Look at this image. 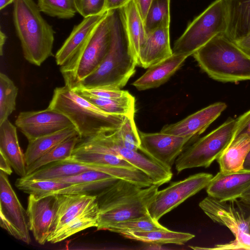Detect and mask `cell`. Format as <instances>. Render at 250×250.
Instances as JSON below:
<instances>
[{
	"instance_id": "cell-9",
	"label": "cell",
	"mask_w": 250,
	"mask_h": 250,
	"mask_svg": "<svg viewBox=\"0 0 250 250\" xmlns=\"http://www.w3.org/2000/svg\"><path fill=\"white\" fill-rule=\"evenodd\" d=\"M227 13L224 0H215L190 22L175 42L173 54L188 57L215 36L224 34Z\"/></svg>"
},
{
	"instance_id": "cell-41",
	"label": "cell",
	"mask_w": 250,
	"mask_h": 250,
	"mask_svg": "<svg viewBox=\"0 0 250 250\" xmlns=\"http://www.w3.org/2000/svg\"><path fill=\"white\" fill-rule=\"evenodd\" d=\"M77 12L86 18L106 12V0H73Z\"/></svg>"
},
{
	"instance_id": "cell-38",
	"label": "cell",
	"mask_w": 250,
	"mask_h": 250,
	"mask_svg": "<svg viewBox=\"0 0 250 250\" xmlns=\"http://www.w3.org/2000/svg\"><path fill=\"white\" fill-rule=\"evenodd\" d=\"M117 132L125 147L135 151L139 150L140 139L134 121V116H125Z\"/></svg>"
},
{
	"instance_id": "cell-7",
	"label": "cell",
	"mask_w": 250,
	"mask_h": 250,
	"mask_svg": "<svg viewBox=\"0 0 250 250\" xmlns=\"http://www.w3.org/2000/svg\"><path fill=\"white\" fill-rule=\"evenodd\" d=\"M108 11L91 32L74 56L60 66L65 85L71 88L95 71L105 57L110 46Z\"/></svg>"
},
{
	"instance_id": "cell-22",
	"label": "cell",
	"mask_w": 250,
	"mask_h": 250,
	"mask_svg": "<svg viewBox=\"0 0 250 250\" xmlns=\"http://www.w3.org/2000/svg\"><path fill=\"white\" fill-rule=\"evenodd\" d=\"M187 57L173 54L168 58L153 64L132 83L139 90L156 88L167 81L180 67Z\"/></svg>"
},
{
	"instance_id": "cell-42",
	"label": "cell",
	"mask_w": 250,
	"mask_h": 250,
	"mask_svg": "<svg viewBox=\"0 0 250 250\" xmlns=\"http://www.w3.org/2000/svg\"><path fill=\"white\" fill-rule=\"evenodd\" d=\"M237 119V125L233 140L250 137V110Z\"/></svg>"
},
{
	"instance_id": "cell-43",
	"label": "cell",
	"mask_w": 250,
	"mask_h": 250,
	"mask_svg": "<svg viewBox=\"0 0 250 250\" xmlns=\"http://www.w3.org/2000/svg\"><path fill=\"white\" fill-rule=\"evenodd\" d=\"M144 22L149 5L152 0H133Z\"/></svg>"
},
{
	"instance_id": "cell-46",
	"label": "cell",
	"mask_w": 250,
	"mask_h": 250,
	"mask_svg": "<svg viewBox=\"0 0 250 250\" xmlns=\"http://www.w3.org/2000/svg\"><path fill=\"white\" fill-rule=\"evenodd\" d=\"M11 166L9 162L4 156V155L0 152V169L7 175H10L12 173Z\"/></svg>"
},
{
	"instance_id": "cell-19",
	"label": "cell",
	"mask_w": 250,
	"mask_h": 250,
	"mask_svg": "<svg viewBox=\"0 0 250 250\" xmlns=\"http://www.w3.org/2000/svg\"><path fill=\"white\" fill-rule=\"evenodd\" d=\"M172 54L169 26H162L146 34L140 50L137 65L147 68Z\"/></svg>"
},
{
	"instance_id": "cell-4",
	"label": "cell",
	"mask_w": 250,
	"mask_h": 250,
	"mask_svg": "<svg viewBox=\"0 0 250 250\" xmlns=\"http://www.w3.org/2000/svg\"><path fill=\"white\" fill-rule=\"evenodd\" d=\"M48 107L67 116L81 139L115 131L120 128L125 117L104 112L65 84L54 89Z\"/></svg>"
},
{
	"instance_id": "cell-28",
	"label": "cell",
	"mask_w": 250,
	"mask_h": 250,
	"mask_svg": "<svg viewBox=\"0 0 250 250\" xmlns=\"http://www.w3.org/2000/svg\"><path fill=\"white\" fill-rule=\"evenodd\" d=\"M123 237L143 242L162 245H184L195 237L193 234L167 229L148 231H126L120 234Z\"/></svg>"
},
{
	"instance_id": "cell-32",
	"label": "cell",
	"mask_w": 250,
	"mask_h": 250,
	"mask_svg": "<svg viewBox=\"0 0 250 250\" xmlns=\"http://www.w3.org/2000/svg\"><path fill=\"white\" fill-rule=\"evenodd\" d=\"M81 139L78 134L61 142L26 167V175L50 163L69 158Z\"/></svg>"
},
{
	"instance_id": "cell-6",
	"label": "cell",
	"mask_w": 250,
	"mask_h": 250,
	"mask_svg": "<svg viewBox=\"0 0 250 250\" xmlns=\"http://www.w3.org/2000/svg\"><path fill=\"white\" fill-rule=\"evenodd\" d=\"M199 206L211 220L227 227L235 237L231 242L208 250H250V205L240 198L219 200L208 196Z\"/></svg>"
},
{
	"instance_id": "cell-30",
	"label": "cell",
	"mask_w": 250,
	"mask_h": 250,
	"mask_svg": "<svg viewBox=\"0 0 250 250\" xmlns=\"http://www.w3.org/2000/svg\"><path fill=\"white\" fill-rule=\"evenodd\" d=\"M67 159L104 167L138 169L122 158L107 152L87 151L75 148L71 156Z\"/></svg>"
},
{
	"instance_id": "cell-24",
	"label": "cell",
	"mask_w": 250,
	"mask_h": 250,
	"mask_svg": "<svg viewBox=\"0 0 250 250\" xmlns=\"http://www.w3.org/2000/svg\"><path fill=\"white\" fill-rule=\"evenodd\" d=\"M0 152L21 177L26 175L24 155L20 146L17 128L7 119L0 124Z\"/></svg>"
},
{
	"instance_id": "cell-39",
	"label": "cell",
	"mask_w": 250,
	"mask_h": 250,
	"mask_svg": "<svg viewBox=\"0 0 250 250\" xmlns=\"http://www.w3.org/2000/svg\"><path fill=\"white\" fill-rule=\"evenodd\" d=\"M117 179L114 176L102 171L90 170L76 175L58 178L53 180L72 184L101 183L109 185Z\"/></svg>"
},
{
	"instance_id": "cell-25",
	"label": "cell",
	"mask_w": 250,
	"mask_h": 250,
	"mask_svg": "<svg viewBox=\"0 0 250 250\" xmlns=\"http://www.w3.org/2000/svg\"><path fill=\"white\" fill-rule=\"evenodd\" d=\"M99 214V207L96 199L78 216L51 232L47 238V242L57 243L87 228H96Z\"/></svg>"
},
{
	"instance_id": "cell-8",
	"label": "cell",
	"mask_w": 250,
	"mask_h": 250,
	"mask_svg": "<svg viewBox=\"0 0 250 250\" xmlns=\"http://www.w3.org/2000/svg\"><path fill=\"white\" fill-rule=\"evenodd\" d=\"M118 130L81 139L75 148L107 152L120 157L146 174L153 184L159 186L171 180L172 176L171 169L162 167L138 151L125 147L118 134Z\"/></svg>"
},
{
	"instance_id": "cell-11",
	"label": "cell",
	"mask_w": 250,
	"mask_h": 250,
	"mask_svg": "<svg viewBox=\"0 0 250 250\" xmlns=\"http://www.w3.org/2000/svg\"><path fill=\"white\" fill-rule=\"evenodd\" d=\"M212 177L209 173H197L183 180L173 182L166 188L158 190L148 207V214L159 221L165 214L206 188Z\"/></svg>"
},
{
	"instance_id": "cell-3",
	"label": "cell",
	"mask_w": 250,
	"mask_h": 250,
	"mask_svg": "<svg viewBox=\"0 0 250 250\" xmlns=\"http://www.w3.org/2000/svg\"><path fill=\"white\" fill-rule=\"evenodd\" d=\"M13 20L26 61L40 66L53 56L55 31L34 0H15Z\"/></svg>"
},
{
	"instance_id": "cell-36",
	"label": "cell",
	"mask_w": 250,
	"mask_h": 250,
	"mask_svg": "<svg viewBox=\"0 0 250 250\" xmlns=\"http://www.w3.org/2000/svg\"><path fill=\"white\" fill-rule=\"evenodd\" d=\"M37 5L41 12L60 19H71L77 13L73 0H38Z\"/></svg>"
},
{
	"instance_id": "cell-44",
	"label": "cell",
	"mask_w": 250,
	"mask_h": 250,
	"mask_svg": "<svg viewBox=\"0 0 250 250\" xmlns=\"http://www.w3.org/2000/svg\"><path fill=\"white\" fill-rule=\"evenodd\" d=\"M234 42L250 57V34Z\"/></svg>"
},
{
	"instance_id": "cell-13",
	"label": "cell",
	"mask_w": 250,
	"mask_h": 250,
	"mask_svg": "<svg viewBox=\"0 0 250 250\" xmlns=\"http://www.w3.org/2000/svg\"><path fill=\"white\" fill-rule=\"evenodd\" d=\"M139 150L150 159L171 169L187 145L193 139L164 133H144L139 131Z\"/></svg>"
},
{
	"instance_id": "cell-34",
	"label": "cell",
	"mask_w": 250,
	"mask_h": 250,
	"mask_svg": "<svg viewBox=\"0 0 250 250\" xmlns=\"http://www.w3.org/2000/svg\"><path fill=\"white\" fill-rule=\"evenodd\" d=\"M170 19V0H152L144 22L146 34L159 27L169 26Z\"/></svg>"
},
{
	"instance_id": "cell-40",
	"label": "cell",
	"mask_w": 250,
	"mask_h": 250,
	"mask_svg": "<svg viewBox=\"0 0 250 250\" xmlns=\"http://www.w3.org/2000/svg\"><path fill=\"white\" fill-rule=\"evenodd\" d=\"M71 89L80 96L87 95L106 98H118L129 93L119 88L105 86L85 88L77 86Z\"/></svg>"
},
{
	"instance_id": "cell-20",
	"label": "cell",
	"mask_w": 250,
	"mask_h": 250,
	"mask_svg": "<svg viewBox=\"0 0 250 250\" xmlns=\"http://www.w3.org/2000/svg\"><path fill=\"white\" fill-rule=\"evenodd\" d=\"M106 11L99 15L84 18L81 22L73 27L56 54L55 60L57 65L62 66L65 64L74 56Z\"/></svg>"
},
{
	"instance_id": "cell-37",
	"label": "cell",
	"mask_w": 250,
	"mask_h": 250,
	"mask_svg": "<svg viewBox=\"0 0 250 250\" xmlns=\"http://www.w3.org/2000/svg\"><path fill=\"white\" fill-rule=\"evenodd\" d=\"M166 227L159 223V221L152 218L149 214L143 216L126 220L116 224L108 230L120 234L126 231H148L167 229Z\"/></svg>"
},
{
	"instance_id": "cell-23",
	"label": "cell",
	"mask_w": 250,
	"mask_h": 250,
	"mask_svg": "<svg viewBox=\"0 0 250 250\" xmlns=\"http://www.w3.org/2000/svg\"><path fill=\"white\" fill-rule=\"evenodd\" d=\"M227 13L224 35L235 42L250 34V0H224Z\"/></svg>"
},
{
	"instance_id": "cell-12",
	"label": "cell",
	"mask_w": 250,
	"mask_h": 250,
	"mask_svg": "<svg viewBox=\"0 0 250 250\" xmlns=\"http://www.w3.org/2000/svg\"><path fill=\"white\" fill-rule=\"evenodd\" d=\"M7 175L0 171V225L10 235L26 244L31 242L25 210Z\"/></svg>"
},
{
	"instance_id": "cell-18",
	"label": "cell",
	"mask_w": 250,
	"mask_h": 250,
	"mask_svg": "<svg viewBox=\"0 0 250 250\" xmlns=\"http://www.w3.org/2000/svg\"><path fill=\"white\" fill-rule=\"evenodd\" d=\"M250 187V171L220 170L206 187L208 196L219 200L238 198Z\"/></svg>"
},
{
	"instance_id": "cell-29",
	"label": "cell",
	"mask_w": 250,
	"mask_h": 250,
	"mask_svg": "<svg viewBox=\"0 0 250 250\" xmlns=\"http://www.w3.org/2000/svg\"><path fill=\"white\" fill-rule=\"evenodd\" d=\"M250 150V137L233 140L217 159L220 170L234 172L243 169L245 158Z\"/></svg>"
},
{
	"instance_id": "cell-15",
	"label": "cell",
	"mask_w": 250,
	"mask_h": 250,
	"mask_svg": "<svg viewBox=\"0 0 250 250\" xmlns=\"http://www.w3.org/2000/svg\"><path fill=\"white\" fill-rule=\"evenodd\" d=\"M57 206V194L41 197L29 194L26 210L28 228L41 245L47 242Z\"/></svg>"
},
{
	"instance_id": "cell-10",
	"label": "cell",
	"mask_w": 250,
	"mask_h": 250,
	"mask_svg": "<svg viewBox=\"0 0 250 250\" xmlns=\"http://www.w3.org/2000/svg\"><path fill=\"white\" fill-rule=\"evenodd\" d=\"M237 123V119H228L217 128L185 148L175 162L177 172L188 168L209 167L232 141Z\"/></svg>"
},
{
	"instance_id": "cell-26",
	"label": "cell",
	"mask_w": 250,
	"mask_h": 250,
	"mask_svg": "<svg viewBox=\"0 0 250 250\" xmlns=\"http://www.w3.org/2000/svg\"><path fill=\"white\" fill-rule=\"evenodd\" d=\"M78 134L75 127H70L28 142L24 153L26 167L61 142Z\"/></svg>"
},
{
	"instance_id": "cell-1",
	"label": "cell",
	"mask_w": 250,
	"mask_h": 250,
	"mask_svg": "<svg viewBox=\"0 0 250 250\" xmlns=\"http://www.w3.org/2000/svg\"><path fill=\"white\" fill-rule=\"evenodd\" d=\"M108 11L110 31L108 51L97 69L74 87L121 89L135 72L137 61L129 43L122 8Z\"/></svg>"
},
{
	"instance_id": "cell-49",
	"label": "cell",
	"mask_w": 250,
	"mask_h": 250,
	"mask_svg": "<svg viewBox=\"0 0 250 250\" xmlns=\"http://www.w3.org/2000/svg\"><path fill=\"white\" fill-rule=\"evenodd\" d=\"M243 170L250 171V150L245 158L243 166Z\"/></svg>"
},
{
	"instance_id": "cell-45",
	"label": "cell",
	"mask_w": 250,
	"mask_h": 250,
	"mask_svg": "<svg viewBox=\"0 0 250 250\" xmlns=\"http://www.w3.org/2000/svg\"><path fill=\"white\" fill-rule=\"evenodd\" d=\"M130 0H106V11L123 7Z\"/></svg>"
},
{
	"instance_id": "cell-50",
	"label": "cell",
	"mask_w": 250,
	"mask_h": 250,
	"mask_svg": "<svg viewBox=\"0 0 250 250\" xmlns=\"http://www.w3.org/2000/svg\"><path fill=\"white\" fill-rule=\"evenodd\" d=\"M15 0H0V10L5 8L7 5L14 3Z\"/></svg>"
},
{
	"instance_id": "cell-14",
	"label": "cell",
	"mask_w": 250,
	"mask_h": 250,
	"mask_svg": "<svg viewBox=\"0 0 250 250\" xmlns=\"http://www.w3.org/2000/svg\"><path fill=\"white\" fill-rule=\"evenodd\" d=\"M15 125L28 142L75 127L67 116L48 107L42 110L21 112Z\"/></svg>"
},
{
	"instance_id": "cell-35",
	"label": "cell",
	"mask_w": 250,
	"mask_h": 250,
	"mask_svg": "<svg viewBox=\"0 0 250 250\" xmlns=\"http://www.w3.org/2000/svg\"><path fill=\"white\" fill-rule=\"evenodd\" d=\"M18 88L5 74L0 73V124L16 109Z\"/></svg>"
},
{
	"instance_id": "cell-33",
	"label": "cell",
	"mask_w": 250,
	"mask_h": 250,
	"mask_svg": "<svg viewBox=\"0 0 250 250\" xmlns=\"http://www.w3.org/2000/svg\"><path fill=\"white\" fill-rule=\"evenodd\" d=\"M72 185L53 180L29 179L24 177L18 178L15 182V186L19 189L37 197L57 194L59 191Z\"/></svg>"
},
{
	"instance_id": "cell-31",
	"label": "cell",
	"mask_w": 250,
	"mask_h": 250,
	"mask_svg": "<svg viewBox=\"0 0 250 250\" xmlns=\"http://www.w3.org/2000/svg\"><path fill=\"white\" fill-rule=\"evenodd\" d=\"M81 96L106 113L124 116H135V100L130 93L118 98Z\"/></svg>"
},
{
	"instance_id": "cell-16",
	"label": "cell",
	"mask_w": 250,
	"mask_h": 250,
	"mask_svg": "<svg viewBox=\"0 0 250 250\" xmlns=\"http://www.w3.org/2000/svg\"><path fill=\"white\" fill-rule=\"evenodd\" d=\"M227 106L225 103H215L177 123L164 126L160 132L180 137L194 138L204 132L226 109Z\"/></svg>"
},
{
	"instance_id": "cell-47",
	"label": "cell",
	"mask_w": 250,
	"mask_h": 250,
	"mask_svg": "<svg viewBox=\"0 0 250 250\" xmlns=\"http://www.w3.org/2000/svg\"><path fill=\"white\" fill-rule=\"evenodd\" d=\"M6 36L4 33H3L1 30L0 31V55L1 56L3 55V47L5 44Z\"/></svg>"
},
{
	"instance_id": "cell-17",
	"label": "cell",
	"mask_w": 250,
	"mask_h": 250,
	"mask_svg": "<svg viewBox=\"0 0 250 250\" xmlns=\"http://www.w3.org/2000/svg\"><path fill=\"white\" fill-rule=\"evenodd\" d=\"M90 170L102 171L117 179L122 178L124 175V170L122 168L82 163L66 159L44 166L24 177L29 179L53 180Z\"/></svg>"
},
{
	"instance_id": "cell-5",
	"label": "cell",
	"mask_w": 250,
	"mask_h": 250,
	"mask_svg": "<svg viewBox=\"0 0 250 250\" xmlns=\"http://www.w3.org/2000/svg\"><path fill=\"white\" fill-rule=\"evenodd\" d=\"M192 55L214 80L222 82L250 80V57L224 34L212 38Z\"/></svg>"
},
{
	"instance_id": "cell-27",
	"label": "cell",
	"mask_w": 250,
	"mask_h": 250,
	"mask_svg": "<svg viewBox=\"0 0 250 250\" xmlns=\"http://www.w3.org/2000/svg\"><path fill=\"white\" fill-rule=\"evenodd\" d=\"M121 8L129 43L138 64L140 50L146 36L144 21L133 0Z\"/></svg>"
},
{
	"instance_id": "cell-48",
	"label": "cell",
	"mask_w": 250,
	"mask_h": 250,
	"mask_svg": "<svg viewBox=\"0 0 250 250\" xmlns=\"http://www.w3.org/2000/svg\"><path fill=\"white\" fill-rule=\"evenodd\" d=\"M240 198L250 205V187L242 194Z\"/></svg>"
},
{
	"instance_id": "cell-2",
	"label": "cell",
	"mask_w": 250,
	"mask_h": 250,
	"mask_svg": "<svg viewBox=\"0 0 250 250\" xmlns=\"http://www.w3.org/2000/svg\"><path fill=\"white\" fill-rule=\"evenodd\" d=\"M160 186L143 188L117 179L97 195L99 207L97 230H108L117 223L148 214Z\"/></svg>"
},
{
	"instance_id": "cell-21",
	"label": "cell",
	"mask_w": 250,
	"mask_h": 250,
	"mask_svg": "<svg viewBox=\"0 0 250 250\" xmlns=\"http://www.w3.org/2000/svg\"><path fill=\"white\" fill-rule=\"evenodd\" d=\"M57 195L58 206L50 233L78 216L97 199V195L87 193L57 194Z\"/></svg>"
}]
</instances>
